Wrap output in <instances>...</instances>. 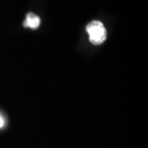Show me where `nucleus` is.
Wrapping results in <instances>:
<instances>
[{
    "label": "nucleus",
    "mask_w": 148,
    "mask_h": 148,
    "mask_svg": "<svg viewBox=\"0 0 148 148\" xmlns=\"http://www.w3.org/2000/svg\"><path fill=\"white\" fill-rule=\"evenodd\" d=\"M23 25L25 27H30L32 29H36L40 25V19L35 13L30 12L27 15V19L25 20Z\"/></svg>",
    "instance_id": "nucleus-2"
},
{
    "label": "nucleus",
    "mask_w": 148,
    "mask_h": 148,
    "mask_svg": "<svg viewBox=\"0 0 148 148\" xmlns=\"http://www.w3.org/2000/svg\"><path fill=\"white\" fill-rule=\"evenodd\" d=\"M86 32L89 34L90 41L93 45H101L106 40L107 32L105 26L101 21H93L90 22L86 27Z\"/></svg>",
    "instance_id": "nucleus-1"
},
{
    "label": "nucleus",
    "mask_w": 148,
    "mask_h": 148,
    "mask_svg": "<svg viewBox=\"0 0 148 148\" xmlns=\"http://www.w3.org/2000/svg\"><path fill=\"white\" fill-rule=\"evenodd\" d=\"M4 124H5V121H4V119H3V117L2 115H1V114H0V128L3 127V126H4Z\"/></svg>",
    "instance_id": "nucleus-3"
}]
</instances>
